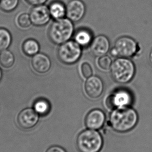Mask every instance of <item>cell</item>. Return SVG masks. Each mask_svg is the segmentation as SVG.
I'll return each mask as SVG.
<instances>
[{"label":"cell","instance_id":"obj_16","mask_svg":"<svg viewBox=\"0 0 152 152\" xmlns=\"http://www.w3.org/2000/svg\"><path fill=\"white\" fill-rule=\"evenodd\" d=\"M51 17L55 20L64 18L66 16V7L64 3L60 1H54L49 6Z\"/></svg>","mask_w":152,"mask_h":152},{"label":"cell","instance_id":"obj_2","mask_svg":"<svg viewBox=\"0 0 152 152\" xmlns=\"http://www.w3.org/2000/svg\"><path fill=\"white\" fill-rule=\"evenodd\" d=\"M110 70L114 80L121 84L130 82L136 72L135 65L128 58H117L112 62Z\"/></svg>","mask_w":152,"mask_h":152},{"label":"cell","instance_id":"obj_18","mask_svg":"<svg viewBox=\"0 0 152 152\" xmlns=\"http://www.w3.org/2000/svg\"><path fill=\"white\" fill-rule=\"evenodd\" d=\"M14 54L8 50H4L0 53V65L4 68L12 67L14 64Z\"/></svg>","mask_w":152,"mask_h":152},{"label":"cell","instance_id":"obj_5","mask_svg":"<svg viewBox=\"0 0 152 152\" xmlns=\"http://www.w3.org/2000/svg\"><path fill=\"white\" fill-rule=\"evenodd\" d=\"M139 46L132 38L123 36L115 41L114 47L110 51L111 55L114 58H132L138 53Z\"/></svg>","mask_w":152,"mask_h":152},{"label":"cell","instance_id":"obj_15","mask_svg":"<svg viewBox=\"0 0 152 152\" xmlns=\"http://www.w3.org/2000/svg\"><path fill=\"white\" fill-rule=\"evenodd\" d=\"M74 40L81 47H86L91 45L93 40V35L87 29H79L75 34Z\"/></svg>","mask_w":152,"mask_h":152},{"label":"cell","instance_id":"obj_9","mask_svg":"<svg viewBox=\"0 0 152 152\" xmlns=\"http://www.w3.org/2000/svg\"><path fill=\"white\" fill-rule=\"evenodd\" d=\"M86 6L82 0H71L66 6V16L72 22H78L86 13Z\"/></svg>","mask_w":152,"mask_h":152},{"label":"cell","instance_id":"obj_8","mask_svg":"<svg viewBox=\"0 0 152 152\" xmlns=\"http://www.w3.org/2000/svg\"><path fill=\"white\" fill-rule=\"evenodd\" d=\"M29 15L32 24L37 27L45 26L51 18L49 8L44 4L34 6Z\"/></svg>","mask_w":152,"mask_h":152},{"label":"cell","instance_id":"obj_20","mask_svg":"<svg viewBox=\"0 0 152 152\" xmlns=\"http://www.w3.org/2000/svg\"><path fill=\"white\" fill-rule=\"evenodd\" d=\"M34 109L39 115H46L50 112V105L45 99H39L34 103Z\"/></svg>","mask_w":152,"mask_h":152},{"label":"cell","instance_id":"obj_24","mask_svg":"<svg viewBox=\"0 0 152 152\" xmlns=\"http://www.w3.org/2000/svg\"><path fill=\"white\" fill-rule=\"evenodd\" d=\"M80 72L83 76L87 79L93 76V68L91 67V65L87 62H84L81 65Z\"/></svg>","mask_w":152,"mask_h":152},{"label":"cell","instance_id":"obj_14","mask_svg":"<svg viewBox=\"0 0 152 152\" xmlns=\"http://www.w3.org/2000/svg\"><path fill=\"white\" fill-rule=\"evenodd\" d=\"M31 65L33 69L39 74H45L51 68V61L46 54L38 53L33 56L31 60Z\"/></svg>","mask_w":152,"mask_h":152},{"label":"cell","instance_id":"obj_12","mask_svg":"<svg viewBox=\"0 0 152 152\" xmlns=\"http://www.w3.org/2000/svg\"><path fill=\"white\" fill-rule=\"evenodd\" d=\"M90 46L91 52L94 55L100 57L106 55L110 48L109 39L104 35H99L93 39Z\"/></svg>","mask_w":152,"mask_h":152},{"label":"cell","instance_id":"obj_26","mask_svg":"<svg viewBox=\"0 0 152 152\" xmlns=\"http://www.w3.org/2000/svg\"><path fill=\"white\" fill-rule=\"evenodd\" d=\"M46 152H66V151L60 146H53L50 147Z\"/></svg>","mask_w":152,"mask_h":152},{"label":"cell","instance_id":"obj_19","mask_svg":"<svg viewBox=\"0 0 152 152\" xmlns=\"http://www.w3.org/2000/svg\"><path fill=\"white\" fill-rule=\"evenodd\" d=\"M10 32L6 29L0 28V52L6 50L12 42Z\"/></svg>","mask_w":152,"mask_h":152},{"label":"cell","instance_id":"obj_21","mask_svg":"<svg viewBox=\"0 0 152 152\" xmlns=\"http://www.w3.org/2000/svg\"><path fill=\"white\" fill-rule=\"evenodd\" d=\"M19 0H1L0 8L5 12H10L16 8Z\"/></svg>","mask_w":152,"mask_h":152},{"label":"cell","instance_id":"obj_3","mask_svg":"<svg viewBox=\"0 0 152 152\" xmlns=\"http://www.w3.org/2000/svg\"><path fill=\"white\" fill-rule=\"evenodd\" d=\"M74 32L73 22L68 18L55 20L48 31V36L53 43L60 45L69 41Z\"/></svg>","mask_w":152,"mask_h":152},{"label":"cell","instance_id":"obj_10","mask_svg":"<svg viewBox=\"0 0 152 152\" xmlns=\"http://www.w3.org/2000/svg\"><path fill=\"white\" fill-rule=\"evenodd\" d=\"M39 119V114L32 108H25L19 113L17 117V123L23 129H30L37 124Z\"/></svg>","mask_w":152,"mask_h":152},{"label":"cell","instance_id":"obj_4","mask_svg":"<svg viewBox=\"0 0 152 152\" xmlns=\"http://www.w3.org/2000/svg\"><path fill=\"white\" fill-rule=\"evenodd\" d=\"M103 144V138L99 132L89 129L81 132L76 140V145L80 152H99Z\"/></svg>","mask_w":152,"mask_h":152},{"label":"cell","instance_id":"obj_28","mask_svg":"<svg viewBox=\"0 0 152 152\" xmlns=\"http://www.w3.org/2000/svg\"><path fill=\"white\" fill-rule=\"evenodd\" d=\"M1 77H2V72L0 69V80L1 79Z\"/></svg>","mask_w":152,"mask_h":152},{"label":"cell","instance_id":"obj_17","mask_svg":"<svg viewBox=\"0 0 152 152\" xmlns=\"http://www.w3.org/2000/svg\"><path fill=\"white\" fill-rule=\"evenodd\" d=\"M22 48L23 53L26 55L33 56L39 52L40 46L37 40L29 39L23 42Z\"/></svg>","mask_w":152,"mask_h":152},{"label":"cell","instance_id":"obj_6","mask_svg":"<svg viewBox=\"0 0 152 152\" xmlns=\"http://www.w3.org/2000/svg\"><path fill=\"white\" fill-rule=\"evenodd\" d=\"M82 49L75 41H69L60 44L58 49L57 55L60 61L66 65L76 63L80 59Z\"/></svg>","mask_w":152,"mask_h":152},{"label":"cell","instance_id":"obj_1","mask_svg":"<svg viewBox=\"0 0 152 152\" xmlns=\"http://www.w3.org/2000/svg\"><path fill=\"white\" fill-rule=\"evenodd\" d=\"M139 115L135 109L130 107L114 109L110 117V122L113 129L119 133L130 131L136 127L139 121Z\"/></svg>","mask_w":152,"mask_h":152},{"label":"cell","instance_id":"obj_29","mask_svg":"<svg viewBox=\"0 0 152 152\" xmlns=\"http://www.w3.org/2000/svg\"><path fill=\"white\" fill-rule=\"evenodd\" d=\"M0 1H1V0H0Z\"/></svg>","mask_w":152,"mask_h":152},{"label":"cell","instance_id":"obj_11","mask_svg":"<svg viewBox=\"0 0 152 152\" xmlns=\"http://www.w3.org/2000/svg\"><path fill=\"white\" fill-rule=\"evenodd\" d=\"M104 84L99 77L92 76L87 79L85 83V90L87 95L93 99L99 97L102 93Z\"/></svg>","mask_w":152,"mask_h":152},{"label":"cell","instance_id":"obj_23","mask_svg":"<svg viewBox=\"0 0 152 152\" xmlns=\"http://www.w3.org/2000/svg\"><path fill=\"white\" fill-rule=\"evenodd\" d=\"M112 61L109 56H102L99 57L98 60V65L99 68L103 70H108L110 69Z\"/></svg>","mask_w":152,"mask_h":152},{"label":"cell","instance_id":"obj_13","mask_svg":"<svg viewBox=\"0 0 152 152\" xmlns=\"http://www.w3.org/2000/svg\"><path fill=\"white\" fill-rule=\"evenodd\" d=\"M105 121V115L100 109H93L85 118V125L89 129L98 130L102 127Z\"/></svg>","mask_w":152,"mask_h":152},{"label":"cell","instance_id":"obj_25","mask_svg":"<svg viewBox=\"0 0 152 152\" xmlns=\"http://www.w3.org/2000/svg\"><path fill=\"white\" fill-rule=\"evenodd\" d=\"M26 1L29 4L33 6L43 5L48 1V0H26Z\"/></svg>","mask_w":152,"mask_h":152},{"label":"cell","instance_id":"obj_22","mask_svg":"<svg viewBox=\"0 0 152 152\" xmlns=\"http://www.w3.org/2000/svg\"><path fill=\"white\" fill-rule=\"evenodd\" d=\"M17 24L21 28L26 29L31 26L32 24L30 15L27 13H23L17 18Z\"/></svg>","mask_w":152,"mask_h":152},{"label":"cell","instance_id":"obj_7","mask_svg":"<svg viewBox=\"0 0 152 152\" xmlns=\"http://www.w3.org/2000/svg\"><path fill=\"white\" fill-rule=\"evenodd\" d=\"M134 102V97L129 91L121 89L115 91L107 99L106 103L111 109L130 106Z\"/></svg>","mask_w":152,"mask_h":152},{"label":"cell","instance_id":"obj_27","mask_svg":"<svg viewBox=\"0 0 152 152\" xmlns=\"http://www.w3.org/2000/svg\"><path fill=\"white\" fill-rule=\"evenodd\" d=\"M148 59H149V61L150 62L151 64L152 65V49H151L150 53H149V55H148Z\"/></svg>","mask_w":152,"mask_h":152}]
</instances>
